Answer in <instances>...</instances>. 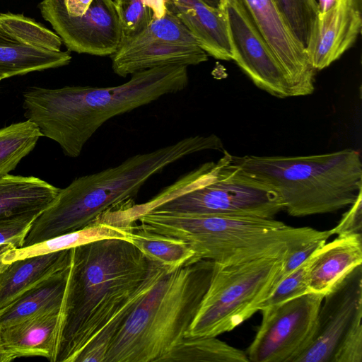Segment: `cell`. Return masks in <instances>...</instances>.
<instances>
[{
    "instance_id": "37",
    "label": "cell",
    "mask_w": 362,
    "mask_h": 362,
    "mask_svg": "<svg viewBox=\"0 0 362 362\" xmlns=\"http://www.w3.org/2000/svg\"><path fill=\"white\" fill-rule=\"evenodd\" d=\"M202 1H204L205 4H206L207 5L212 6V7L218 8L221 6V0H202Z\"/></svg>"
},
{
    "instance_id": "31",
    "label": "cell",
    "mask_w": 362,
    "mask_h": 362,
    "mask_svg": "<svg viewBox=\"0 0 362 362\" xmlns=\"http://www.w3.org/2000/svg\"><path fill=\"white\" fill-rule=\"evenodd\" d=\"M37 216H25L0 221V247L23 246L25 239Z\"/></svg>"
},
{
    "instance_id": "10",
    "label": "cell",
    "mask_w": 362,
    "mask_h": 362,
    "mask_svg": "<svg viewBox=\"0 0 362 362\" xmlns=\"http://www.w3.org/2000/svg\"><path fill=\"white\" fill-rule=\"evenodd\" d=\"M111 59L115 74L126 77L157 66L197 65L206 62L208 54L168 11L138 34L122 39Z\"/></svg>"
},
{
    "instance_id": "11",
    "label": "cell",
    "mask_w": 362,
    "mask_h": 362,
    "mask_svg": "<svg viewBox=\"0 0 362 362\" xmlns=\"http://www.w3.org/2000/svg\"><path fill=\"white\" fill-rule=\"evenodd\" d=\"M324 296L311 292L261 309L262 322L246 352L249 361L295 362L314 337Z\"/></svg>"
},
{
    "instance_id": "30",
    "label": "cell",
    "mask_w": 362,
    "mask_h": 362,
    "mask_svg": "<svg viewBox=\"0 0 362 362\" xmlns=\"http://www.w3.org/2000/svg\"><path fill=\"white\" fill-rule=\"evenodd\" d=\"M122 28V39L143 30L153 20L152 13L142 0H119L115 3Z\"/></svg>"
},
{
    "instance_id": "25",
    "label": "cell",
    "mask_w": 362,
    "mask_h": 362,
    "mask_svg": "<svg viewBox=\"0 0 362 362\" xmlns=\"http://www.w3.org/2000/svg\"><path fill=\"white\" fill-rule=\"evenodd\" d=\"M125 228L129 231V243L146 257L169 267L171 271L189 264L194 255L181 240L146 231L134 224Z\"/></svg>"
},
{
    "instance_id": "18",
    "label": "cell",
    "mask_w": 362,
    "mask_h": 362,
    "mask_svg": "<svg viewBox=\"0 0 362 362\" xmlns=\"http://www.w3.org/2000/svg\"><path fill=\"white\" fill-rule=\"evenodd\" d=\"M362 263V235L337 236L314 255L309 270L310 292L325 295L354 267Z\"/></svg>"
},
{
    "instance_id": "9",
    "label": "cell",
    "mask_w": 362,
    "mask_h": 362,
    "mask_svg": "<svg viewBox=\"0 0 362 362\" xmlns=\"http://www.w3.org/2000/svg\"><path fill=\"white\" fill-rule=\"evenodd\" d=\"M39 8L71 51L111 56L121 43L122 28L113 0H42Z\"/></svg>"
},
{
    "instance_id": "38",
    "label": "cell",
    "mask_w": 362,
    "mask_h": 362,
    "mask_svg": "<svg viewBox=\"0 0 362 362\" xmlns=\"http://www.w3.org/2000/svg\"><path fill=\"white\" fill-rule=\"evenodd\" d=\"M355 1V3L356 4V5L359 7V8H361V4H362V0H354Z\"/></svg>"
},
{
    "instance_id": "12",
    "label": "cell",
    "mask_w": 362,
    "mask_h": 362,
    "mask_svg": "<svg viewBox=\"0 0 362 362\" xmlns=\"http://www.w3.org/2000/svg\"><path fill=\"white\" fill-rule=\"evenodd\" d=\"M362 266L351 270L324 296L314 337L295 362H334L344 343L362 332Z\"/></svg>"
},
{
    "instance_id": "22",
    "label": "cell",
    "mask_w": 362,
    "mask_h": 362,
    "mask_svg": "<svg viewBox=\"0 0 362 362\" xmlns=\"http://www.w3.org/2000/svg\"><path fill=\"white\" fill-rule=\"evenodd\" d=\"M129 231L105 223L93 221L83 229L63 234L41 243L22 247L5 245L0 247V264L16 259L43 255L85 245L93 241L119 238L128 241Z\"/></svg>"
},
{
    "instance_id": "23",
    "label": "cell",
    "mask_w": 362,
    "mask_h": 362,
    "mask_svg": "<svg viewBox=\"0 0 362 362\" xmlns=\"http://www.w3.org/2000/svg\"><path fill=\"white\" fill-rule=\"evenodd\" d=\"M69 268L40 281L2 311L0 313V328L19 322L39 313L60 311Z\"/></svg>"
},
{
    "instance_id": "28",
    "label": "cell",
    "mask_w": 362,
    "mask_h": 362,
    "mask_svg": "<svg viewBox=\"0 0 362 362\" xmlns=\"http://www.w3.org/2000/svg\"><path fill=\"white\" fill-rule=\"evenodd\" d=\"M296 40L306 51L318 15L316 0H274Z\"/></svg>"
},
{
    "instance_id": "29",
    "label": "cell",
    "mask_w": 362,
    "mask_h": 362,
    "mask_svg": "<svg viewBox=\"0 0 362 362\" xmlns=\"http://www.w3.org/2000/svg\"><path fill=\"white\" fill-rule=\"evenodd\" d=\"M315 252L279 282L272 294L261 305L259 310L311 293L308 286V275Z\"/></svg>"
},
{
    "instance_id": "14",
    "label": "cell",
    "mask_w": 362,
    "mask_h": 362,
    "mask_svg": "<svg viewBox=\"0 0 362 362\" xmlns=\"http://www.w3.org/2000/svg\"><path fill=\"white\" fill-rule=\"evenodd\" d=\"M244 8L280 65L297 96L315 90V70L305 49L296 40L274 0H236Z\"/></svg>"
},
{
    "instance_id": "32",
    "label": "cell",
    "mask_w": 362,
    "mask_h": 362,
    "mask_svg": "<svg viewBox=\"0 0 362 362\" xmlns=\"http://www.w3.org/2000/svg\"><path fill=\"white\" fill-rule=\"evenodd\" d=\"M362 231V191H361L355 200L350 205L349 209L346 211L338 224L329 230L331 235L346 236L361 234Z\"/></svg>"
},
{
    "instance_id": "2",
    "label": "cell",
    "mask_w": 362,
    "mask_h": 362,
    "mask_svg": "<svg viewBox=\"0 0 362 362\" xmlns=\"http://www.w3.org/2000/svg\"><path fill=\"white\" fill-rule=\"evenodd\" d=\"M188 83L187 66L166 65L136 72L116 86L30 87L23 92V107L42 136L76 158L108 119L182 91Z\"/></svg>"
},
{
    "instance_id": "13",
    "label": "cell",
    "mask_w": 362,
    "mask_h": 362,
    "mask_svg": "<svg viewBox=\"0 0 362 362\" xmlns=\"http://www.w3.org/2000/svg\"><path fill=\"white\" fill-rule=\"evenodd\" d=\"M226 16L233 58L261 90L279 98L296 97L283 69L236 0H221Z\"/></svg>"
},
{
    "instance_id": "34",
    "label": "cell",
    "mask_w": 362,
    "mask_h": 362,
    "mask_svg": "<svg viewBox=\"0 0 362 362\" xmlns=\"http://www.w3.org/2000/svg\"><path fill=\"white\" fill-rule=\"evenodd\" d=\"M168 0H142V2L152 13L153 19L164 16L168 11Z\"/></svg>"
},
{
    "instance_id": "17",
    "label": "cell",
    "mask_w": 362,
    "mask_h": 362,
    "mask_svg": "<svg viewBox=\"0 0 362 362\" xmlns=\"http://www.w3.org/2000/svg\"><path fill=\"white\" fill-rule=\"evenodd\" d=\"M70 262L68 249L0 264V313L40 281L69 268Z\"/></svg>"
},
{
    "instance_id": "19",
    "label": "cell",
    "mask_w": 362,
    "mask_h": 362,
    "mask_svg": "<svg viewBox=\"0 0 362 362\" xmlns=\"http://www.w3.org/2000/svg\"><path fill=\"white\" fill-rule=\"evenodd\" d=\"M60 311H49L31 316L0 328L4 349L15 358L42 356L52 361Z\"/></svg>"
},
{
    "instance_id": "35",
    "label": "cell",
    "mask_w": 362,
    "mask_h": 362,
    "mask_svg": "<svg viewBox=\"0 0 362 362\" xmlns=\"http://www.w3.org/2000/svg\"><path fill=\"white\" fill-rule=\"evenodd\" d=\"M339 0H319L317 2L318 14L324 13L334 7Z\"/></svg>"
},
{
    "instance_id": "16",
    "label": "cell",
    "mask_w": 362,
    "mask_h": 362,
    "mask_svg": "<svg viewBox=\"0 0 362 362\" xmlns=\"http://www.w3.org/2000/svg\"><path fill=\"white\" fill-rule=\"evenodd\" d=\"M167 8L208 55L232 60L226 16L221 6L212 7L202 0H168Z\"/></svg>"
},
{
    "instance_id": "26",
    "label": "cell",
    "mask_w": 362,
    "mask_h": 362,
    "mask_svg": "<svg viewBox=\"0 0 362 362\" xmlns=\"http://www.w3.org/2000/svg\"><path fill=\"white\" fill-rule=\"evenodd\" d=\"M42 136L37 126L26 120L0 129V177L9 174L35 148Z\"/></svg>"
},
{
    "instance_id": "27",
    "label": "cell",
    "mask_w": 362,
    "mask_h": 362,
    "mask_svg": "<svg viewBox=\"0 0 362 362\" xmlns=\"http://www.w3.org/2000/svg\"><path fill=\"white\" fill-rule=\"evenodd\" d=\"M0 25L27 45L47 51H61L62 40L57 34L23 14L0 13Z\"/></svg>"
},
{
    "instance_id": "1",
    "label": "cell",
    "mask_w": 362,
    "mask_h": 362,
    "mask_svg": "<svg viewBox=\"0 0 362 362\" xmlns=\"http://www.w3.org/2000/svg\"><path fill=\"white\" fill-rule=\"evenodd\" d=\"M169 272L123 239H103L71 248L52 362H74L127 305Z\"/></svg>"
},
{
    "instance_id": "21",
    "label": "cell",
    "mask_w": 362,
    "mask_h": 362,
    "mask_svg": "<svg viewBox=\"0 0 362 362\" xmlns=\"http://www.w3.org/2000/svg\"><path fill=\"white\" fill-rule=\"evenodd\" d=\"M67 52H52L27 45L0 25V78L24 75L33 71L69 64Z\"/></svg>"
},
{
    "instance_id": "40",
    "label": "cell",
    "mask_w": 362,
    "mask_h": 362,
    "mask_svg": "<svg viewBox=\"0 0 362 362\" xmlns=\"http://www.w3.org/2000/svg\"><path fill=\"white\" fill-rule=\"evenodd\" d=\"M1 81V79L0 78V81Z\"/></svg>"
},
{
    "instance_id": "36",
    "label": "cell",
    "mask_w": 362,
    "mask_h": 362,
    "mask_svg": "<svg viewBox=\"0 0 362 362\" xmlns=\"http://www.w3.org/2000/svg\"><path fill=\"white\" fill-rule=\"evenodd\" d=\"M14 360V358L4 347L0 337V362H10Z\"/></svg>"
},
{
    "instance_id": "4",
    "label": "cell",
    "mask_w": 362,
    "mask_h": 362,
    "mask_svg": "<svg viewBox=\"0 0 362 362\" xmlns=\"http://www.w3.org/2000/svg\"><path fill=\"white\" fill-rule=\"evenodd\" d=\"M139 228L181 240L194 251L190 263L209 259L229 265L264 257H282L329 230L292 227L272 218L151 211L141 216Z\"/></svg>"
},
{
    "instance_id": "15",
    "label": "cell",
    "mask_w": 362,
    "mask_h": 362,
    "mask_svg": "<svg viewBox=\"0 0 362 362\" xmlns=\"http://www.w3.org/2000/svg\"><path fill=\"white\" fill-rule=\"evenodd\" d=\"M361 9L354 0H339L328 11L318 14L306 50L310 64L322 70L352 47L361 32Z\"/></svg>"
},
{
    "instance_id": "5",
    "label": "cell",
    "mask_w": 362,
    "mask_h": 362,
    "mask_svg": "<svg viewBox=\"0 0 362 362\" xmlns=\"http://www.w3.org/2000/svg\"><path fill=\"white\" fill-rule=\"evenodd\" d=\"M214 269L213 261L202 259L165 274L130 313L104 362H159L185 337Z\"/></svg>"
},
{
    "instance_id": "6",
    "label": "cell",
    "mask_w": 362,
    "mask_h": 362,
    "mask_svg": "<svg viewBox=\"0 0 362 362\" xmlns=\"http://www.w3.org/2000/svg\"><path fill=\"white\" fill-rule=\"evenodd\" d=\"M231 160L240 172L274 189L291 216L337 211L362 191L361 159L351 148L308 156L231 154Z\"/></svg>"
},
{
    "instance_id": "24",
    "label": "cell",
    "mask_w": 362,
    "mask_h": 362,
    "mask_svg": "<svg viewBox=\"0 0 362 362\" xmlns=\"http://www.w3.org/2000/svg\"><path fill=\"white\" fill-rule=\"evenodd\" d=\"M248 362L247 354L216 337H185L159 362Z\"/></svg>"
},
{
    "instance_id": "39",
    "label": "cell",
    "mask_w": 362,
    "mask_h": 362,
    "mask_svg": "<svg viewBox=\"0 0 362 362\" xmlns=\"http://www.w3.org/2000/svg\"><path fill=\"white\" fill-rule=\"evenodd\" d=\"M115 3H117L119 0H113Z\"/></svg>"
},
{
    "instance_id": "3",
    "label": "cell",
    "mask_w": 362,
    "mask_h": 362,
    "mask_svg": "<svg viewBox=\"0 0 362 362\" xmlns=\"http://www.w3.org/2000/svg\"><path fill=\"white\" fill-rule=\"evenodd\" d=\"M223 149L221 139L215 134L189 136L77 177L60 189L53 202L36 218L23 247L83 229L104 211L134 199L152 176L168 165L197 152Z\"/></svg>"
},
{
    "instance_id": "20",
    "label": "cell",
    "mask_w": 362,
    "mask_h": 362,
    "mask_svg": "<svg viewBox=\"0 0 362 362\" xmlns=\"http://www.w3.org/2000/svg\"><path fill=\"white\" fill-rule=\"evenodd\" d=\"M59 189L34 176L8 174L0 177V221L38 216L53 202Z\"/></svg>"
},
{
    "instance_id": "33",
    "label": "cell",
    "mask_w": 362,
    "mask_h": 362,
    "mask_svg": "<svg viewBox=\"0 0 362 362\" xmlns=\"http://www.w3.org/2000/svg\"><path fill=\"white\" fill-rule=\"evenodd\" d=\"M326 241L325 238L317 239L289 253L284 261L280 281L308 259Z\"/></svg>"
},
{
    "instance_id": "7",
    "label": "cell",
    "mask_w": 362,
    "mask_h": 362,
    "mask_svg": "<svg viewBox=\"0 0 362 362\" xmlns=\"http://www.w3.org/2000/svg\"><path fill=\"white\" fill-rule=\"evenodd\" d=\"M163 189L148 202L133 204L127 218L136 221L151 211L272 218L284 209L276 192L243 173L226 150Z\"/></svg>"
},
{
    "instance_id": "8",
    "label": "cell",
    "mask_w": 362,
    "mask_h": 362,
    "mask_svg": "<svg viewBox=\"0 0 362 362\" xmlns=\"http://www.w3.org/2000/svg\"><path fill=\"white\" fill-rule=\"evenodd\" d=\"M286 256L229 265L214 263L209 288L185 337H217L259 311L280 282Z\"/></svg>"
}]
</instances>
